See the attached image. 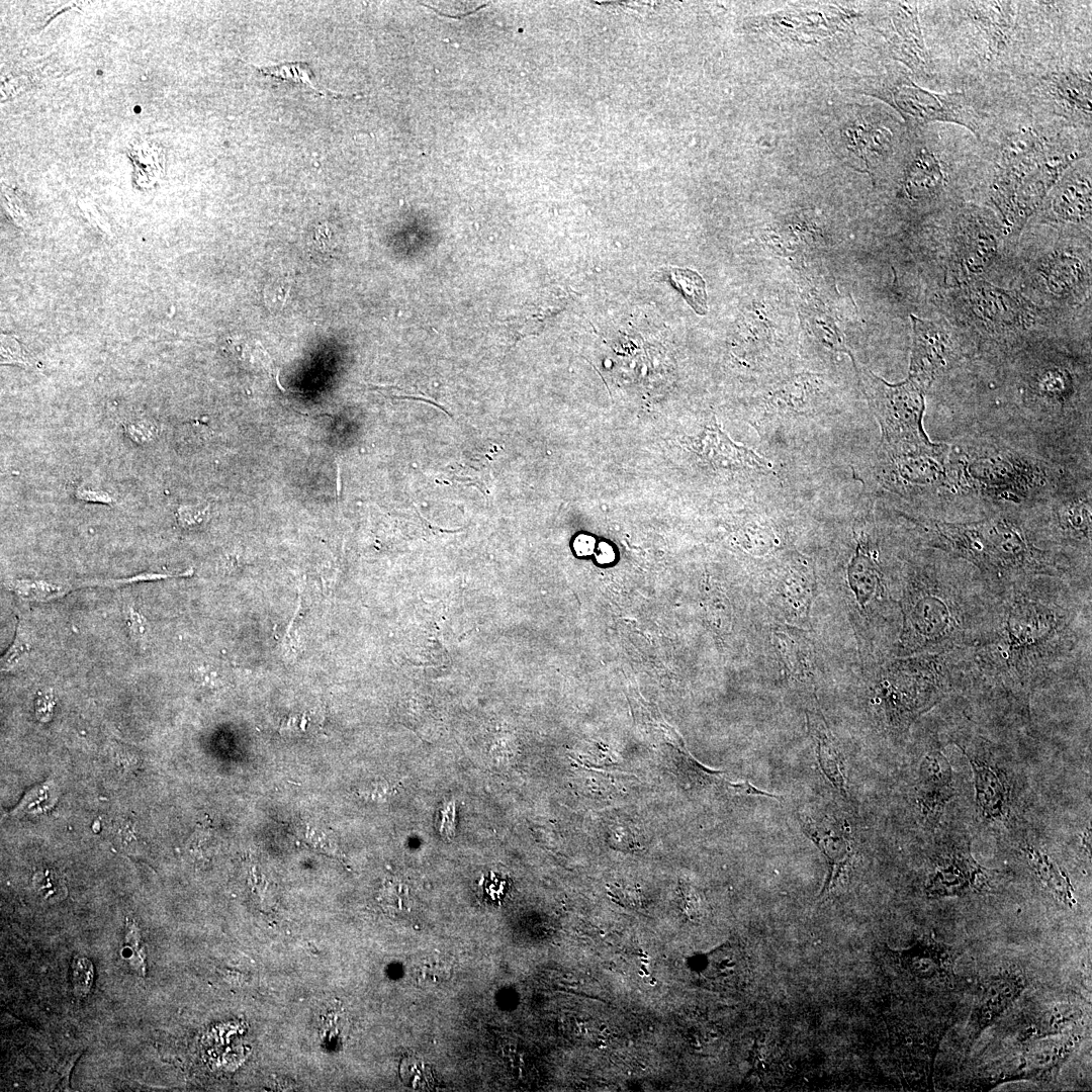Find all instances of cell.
<instances>
[{
    "label": "cell",
    "instance_id": "1",
    "mask_svg": "<svg viewBox=\"0 0 1092 1092\" xmlns=\"http://www.w3.org/2000/svg\"><path fill=\"white\" fill-rule=\"evenodd\" d=\"M1059 578L1033 576L996 590L978 639L961 650V678L1019 691L1072 658L1080 642V607Z\"/></svg>",
    "mask_w": 1092,
    "mask_h": 1092
},
{
    "label": "cell",
    "instance_id": "2",
    "mask_svg": "<svg viewBox=\"0 0 1092 1092\" xmlns=\"http://www.w3.org/2000/svg\"><path fill=\"white\" fill-rule=\"evenodd\" d=\"M991 601L966 589L938 564L914 569L901 600V650L911 656L970 647L986 623Z\"/></svg>",
    "mask_w": 1092,
    "mask_h": 1092
},
{
    "label": "cell",
    "instance_id": "3",
    "mask_svg": "<svg viewBox=\"0 0 1092 1092\" xmlns=\"http://www.w3.org/2000/svg\"><path fill=\"white\" fill-rule=\"evenodd\" d=\"M1081 157L1079 151L1050 142L1032 125L1008 131L995 154L990 185V198L1005 229L1019 231Z\"/></svg>",
    "mask_w": 1092,
    "mask_h": 1092
},
{
    "label": "cell",
    "instance_id": "4",
    "mask_svg": "<svg viewBox=\"0 0 1092 1092\" xmlns=\"http://www.w3.org/2000/svg\"><path fill=\"white\" fill-rule=\"evenodd\" d=\"M861 378L881 428L882 452H916L938 445L929 440L923 429L925 389L910 378L889 384L867 370L861 371Z\"/></svg>",
    "mask_w": 1092,
    "mask_h": 1092
},
{
    "label": "cell",
    "instance_id": "5",
    "mask_svg": "<svg viewBox=\"0 0 1092 1092\" xmlns=\"http://www.w3.org/2000/svg\"><path fill=\"white\" fill-rule=\"evenodd\" d=\"M952 487L999 500L1020 502L1049 481L1044 466L1007 450L949 459Z\"/></svg>",
    "mask_w": 1092,
    "mask_h": 1092
},
{
    "label": "cell",
    "instance_id": "6",
    "mask_svg": "<svg viewBox=\"0 0 1092 1092\" xmlns=\"http://www.w3.org/2000/svg\"><path fill=\"white\" fill-rule=\"evenodd\" d=\"M887 94L906 118L920 125L956 123L981 138L983 118L964 93H937L913 83H902L890 87Z\"/></svg>",
    "mask_w": 1092,
    "mask_h": 1092
},
{
    "label": "cell",
    "instance_id": "7",
    "mask_svg": "<svg viewBox=\"0 0 1092 1092\" xmlns=\"http://www.w3.org/2000/svg\"><path fill=\"white\" fill-rule=\"evenodd\" d=\"M1022 2H957L962 19L971 28L975 47L988 62L1005 56L1015 41Z\"/></svg>",
    "mask_w": 1092,
    "mask_h": 1092
},
{
    "label": "cell",
    "instance_id": "8",
    "mask_svg": "<svg viewBox=\"0 0 1092 1092\" xmlns=\"http://www.w3.org/2000/svg\"><path fill=\"white\" fill-rule=\"evenodd\" d=\"M1039 92L1057 114L1091 125L1092 86L1090 70L1057 69L1044 74Z\"/></svg>",
    "mask_w": 1092,
    "mask_h": 1092
},
{
    "label": "cell",
    "instance_id": "9",
    "mask_svg": "<svg viewBox=\"0 0 1092 1092\" xmlns=\"http://www.w3.org/2000/svg\"><path fill=\"white\" fill-rule=\"evenodd\" d=\"M993 880L994 872L980 866L969 850H957L935 864L926 893L937 898L961 896L970 891L983 892L991 889Z\"/></svg>",
    "mask_w": 1092,
    "mask_h": 1092
},
{
    "label": "cell",
    "instance_id": "10",
    "mask_svg": "<svg viewBox=\"0 0 1092 1092\" xmlns=\"http://www.w3.org/2000/svg\"><path fill=\"white\" fill-rule=\"evenodd\" d=\"M1026 986L1025 976L1017 971L998 974L986 983L971 1014L969 1046L1015 1002Z\"/></svg>",
    "mask_w": 1092,
    "mask_h": 1092
},
{
    "label": "cell",
    "instance_id": "11",
    "mask_svg": "<svg viewBox=\"0 0 1092 1092\" xmlns=\"http://www.w3.org/2000/svg\"><path fill=\"white\" fill-rule=\"evenodd\" d=\"M947 155L936 143L923 144L912 155L904 177V188L914 201L936 198L950 178Z\"/></svg>",
    "mask_w": 1092,
    "mask_h": 1092
},
{
    "label": "cell",
    "instance_id": "12",
    "mask_svg": "<svg viewBox=\"0 0 1092 1092\" xmlns=\"http://www.w3.org/2000/svg\"><path fill=\"white\" fill-rule=\"evenodd\" d=\"M914 337L909 377L927 390L946 366L950 353L947 335L935 324L911 316Z\"/></svg>",
    "mask_w": 1092,
    "mask_h": 1092
},
{
    "label": "cell",
    "instance_id": "13",
    "mask_svg": "<svg viewBox=\"0 0 1092 1092\" xmlns=\"http://www.w3.org/2000/svg\"><path fill=\"white\" fill-rule=\"evenodd\" d=\"M953 795L951 766L938 750L929 751L919 768L918 802L922 814L934 823Z\"/></svg>",
    "mask_w": 1092,
    "mask_h": 1092
},
{
    "label": "cell",
    "instance_id": "14",
    "mask_svg": "<svg viewBox=\"0 0 1092 1092\" xmlns=\"http://www.w3.org/2000/svg\"><path fill=\"white\" fill-rule=\"evenodd\" d=\"M957 222L961 267L966 274L980 273L991 261L997 247L989 221L982 212L973 210L964 211Z\"/></svg>",
    "mask_w": 1092,
    "mask_h": 1092
},
{
    "label": "cell",
    "instance_id": "15",
    "mask_svg": "<svg viewBox=\"0 0 1092 1092\" xmlns=\"http://www.w3.org/2000/svg\"><path fill=\"white\" fill-rule=\"evenodd\" d=\"M1071 167L1052 188L1051 210L1062 221L1079 223L1091 217V171Z\"/></svg>",
    "mask_w": 1092,
    "mask_h": 1092
},
{
    "label": "cell",
    "instance_id": "16",
    "mask_svg": "<svg viewBox=\"0 0 1092 1092\" xmlns=\"http://www.w3.org/2000/svg\"><path fill=\"white\" fill-rule=\"evenodd\" d=\"M1080 1039L1075 1034L1059 1038L1040 1039L1030 1044L1022 1054L1013 1078L1048 1080L1059 1072Z\"/></svg>",
    "mask_w": 1092,
    "mask_h": 1092
},
{
    "label": "cell",
    "instance_id": "17",
    "mask_svg": "<svg viewBox=\"0 0 1092 1092\" xmlns=\"http://www.w3.org/2000/svg\"><path fill=\"white\" fill-rule=\"evenodd\" d=\"M774 640L789 681L804 693H814L815 669L811 641L802 632L789 627L776 630Z\"/></svg>",
    "mask_w": 1092,
    "mask_h": 1092
},
{
    "label": "cell",
    "instance_id": "18",
    "mask_svg": "<svg viewBox=\"0 0 1092 1092\" xmlns=\"http://www.w3.org/2000/svg\"><path fill=\"white\" fill-rule=\"evenodd\" d=\"M847 577L855 600L863 610L884 590V573L879 561L878 549L872 544L868 534H858L855 554L849 563Z\"/></svg>",
    "mask_w": 1092,
    "mask_h": 1092
},
{
    "label": "cell",
    "instance_id": "19",
    "mask_svg": "<svg viewBox=\"0 0 1092 1092\" xmlns=\"http://www.w3.org/2000/svg\"><path fill=\"white\" fill-rule=\"evenodd\" d=\"M973 767L976 801L984 817L1001 819L1009 811V785L998 765L989 759L969 753Z\"/></svg>",
    "mask_w": 1092,
    "mask_h": 1092
},
{
    "label": "cell",
    "instance_id": "20",
    "mask_svg": "<svg viewBox=\"0 0 1092 1092\" xmlns=\"http://www.w3.org/2000/svg\"><path fill=\"white\" fill-rule=\"evenodd\" d=\"M901 966L912 976L943 982L952 975V956L947 946L930 936L919 938L899 954Z\"/></svg>",
    "mask_w": 1092,
    "mask_h": 1092
},
{
    "label": "cell",
    "instance_id": "21",
    "mask_svg": "<svg viewBox=\"0 0 1092 1092\" xmlns=\"http://www.w3.org/2000/svg\"><path fill=\"white\" fill-rule=\"evenodd\" d=\"M799 821L806 835L825 855L828 862L826 880L814 907V909H818L847 879L854 859V850L848 844L835 845V843H832L827 835L821 834L815 822L804 814L799 815Z\"/></svg>",
    "mask_w": 1092,
    "mask_h": 1092
},
{
    "label": "cell",
    "instance_id": "22",
    "mask_svg": "<svg viewBox=\"0 0 1092 1092\" xmlns=\"http://www.w3.org/2000/svg\"><path fill=\"white\" fill-rule=\"evenodd\" d=\"M1053 531L1065 543L1091 548V498L1086 493L1065 497L1053 513Z\"/></svg>",
    "mask_w": 1092,
    "mask_h": 1092
},
{
    "label": "cell",
    "instance_id": "23",
    "mask_svg": "<svg viewBox=\"0 0 1092 1092\" xmlns=\"http://www.w3.org/2000/svg\"><path fill=\"white\" fill-rule=\"evenodd\" d=\"M969 301L981 318L1002 326L1017 325L1024 318L1020 302L1007 291L985 282L968 288Z\"/></svg>",
    "mask_w": 1092,
    "mask_h": 1092
},
{
    "label": "cell",
    "instance_id": "24",
    "mask_svg": "<svg viewBox=\"0 0 1092 1092\" xmlns=\"http://www.w3.org/2000/svg\"><path fill=\"white\" fill-rule=\"evenodd\" d=\"M806 717L809 731L816 745L821 771L833 788L846 797L843 756L823 715L818 710H807Z\"/></svg>",
    "mask_w": 1092,
    "mask_h": 1092
},
{
    "label": "cell",
    "instance_id": "25",
    "mask_svg": "<svg viewBox=\"0 0 1092 1092\" xmlns=\"http://www.w3.org/2000/svg\"><path fill=\"white\" fill-rule=\"evenodd\" d=\"M892 17L895 26L897 50L903 60L923 73L930 70V59L925 47L916 5H898Z\"/></svg>",
    "mask_w": 1092,
    "mask_h": 1092
},
{
    "label": "cell",
    "instance_id": "26",
    "mask_svg": "<svg viewBox=\"0 0 1092 1092\" xmlns=\"http://www.w3.org/2000/svg\"><path fill=\"white\" fill-rule=\"evenodd\" d=\"M815 580L812 567L802 557L793 558L784 570L779 590L785 603L799 616H808Z\"/></svg>",
    "mask_w": 1092,
    "mask_h": 1092
},
{
    "label": "cell",
    "instance_id": "27",
    "mask_svg": "<svg viewBox=\"0 0 1092 1092\" xmlns=\"http://www.w3.org/2000/svg\"><path fill=\"white\" fill-rule=\"evenodd\" d=\"M1026 860L1039 883L1061 903L1072 907L1076 901L1071 881L1065 871L1046 853L1027 845Z\"/></svg>",
    "mask_w": 1092,
    "mask_h": 1092
},
{
    "label": "cell",
    "instance_id": "28",
    "mask_svg": "<svg viewBox=\"0 0 1092 1092\" xmlns=\"http://www.w3.org/2000/svg\"><path fill=\"white\" fill-rule=\"evenodd\" d=\"M1082 275L1081 262L1064 255L1051 258L1041 268V276L1055 294L1070 293L1080 283Z\"/></svg>",
    "mask_w": 1092,
    "mask_h": 1092
},
{
    "label": "cell",
    "instance_id": "29",
    "mask_svg": "<svg viewBox=\"0 0 1092 1092\" xmlns=\"http://www.w3.org/2000/svg\"><path fill=\"white\" fill-rule=\"evenodd\" d=\"M665 274L697 313L707 312L705 282L698 273L690 269L669 268Z\"/></svg>",
    "mask_w": 1092,
    "mask_h": 1092
},
{
    "label": "cell",
    "instance_id": "30",
    "mask_svg": "<svg viewBox=\"0 0 1092 1092\" xmlns=\"http://www.w3.org/2000/svg\"><path fill=\"white\" fill-rule=\"evenodd\" d=\"M1035 387L1036 393L1043 400L1052 405H1063L1072 393L1071 376L1066 370L1050 368L1036 379Z\"/></svg>",
    "mask_w": 1092,
    "mask_h": 1092
},
{
    "label": "cell",
    "instance_id": "31",
    "mask_svg": "<svg viewBox=\"0 0 1092 1092\" xmlns=\"http://www.w3.org/2000/svg\"><path fill=\"white\" fill-rule=\"evenodd\" d=\"M264 76H271L275 79L289 81L301 86H307L321 95H328L329 92L318 89L313 83V72L306 63L293 62L283 63L270 67H255ZM334 97L340 95L331 94Z\"/></svg>",
    "mask_w": 1092,
    "mask_h": 1092
},
{
    "label": "cell",
    "instance_id": "32",
    "mask_svg": "<svg viewBox=\"0 0 1092 1092\" xmlns=\"http://www.w3.org/2000/svg\"><path fill=\"white\" fill-rule=\"evenodd\" d=\"M1082 1016L1079 1007L1072 1004H1060L1048 1011L1038 1024L1039 1035H1057L1076 1023Z\"/></svg>",
    "mask_w": 1092,
    "mask_h": 1092
},
{
    "label": "cell",
    "instance_id": "33",
    "mask_svg": "<svg viewBox=\"0 0 1092 1092\" xmlns=\"http://www.w3.org/2000/svg\"><path fill=\"white\" fill-rule=\"evenodd\" d=\"M125 436L134 444L148 446L157 441L160 427L152 418H133L123 424Z\"/></svg>",
    "mask_w": 1092,
    "mask_h": 1092
},
{
    "label": "cell",
    "instance_id": "34",
    "mask_svg": "<svg viewBox=\"0 0 1092 1092\" xmlns=\"http://www.w3.org/2000/svg\"><path fill=\"white\" fill-rule=\"evenodd\" d=\"M72 985L77 997H85L94 981V967L85 957H76L72 962Z\"/></svg>",
    "mask_w": 1092,
    "mask_h": 1092
},
{
    "label": "cell",
    "instance_id": "35",
    "mask_svg": "<svg viewBox=\"0 0 1092 1092\" xmlns=\"http://www.w3.org/2000/svg\"><path fill=\"white\" fill-rule=\"evenodd\" d=\"M35 891L46 900L62 898L66 893L63 879L52 870H42L33 877Z\"/></svg>",
    "mask_w": 1092,
    "mask_h": 1092
},
{
    "label": "cell",
    "instance_id": "36",
    "mask_svg": "<svg viewBox=\"0 0 1092 1092\" xmlns=\"http://www.w3.org/2000/svg\"><path fill=\"white\" fill-rule=\"evenodd\" d=\"M126 947L129 952L128 962L131 968L141 976L146 975V956L142 944L141 934L134 921H128L125 931Z\"/></svg>",
    "mask_w": 1092,
    "mask_h": 1092
},
{
    "label": "cell",
    "instance_id": "37",
    "mask_svg": "<svg viewBox=\"0 0 1092 1092\" xmlns=\"http://www.w3.org/2000/svg\"><path fill=\"white\" fill-rule=\"evenodd\" d=\"M1 362L2 364L28 366L30 365V358L14 338L2 336Z\"/></svg>",
    "mask_w": 1092,
    "mask_h": 1092
},
{
    "label": "cell",
    "instance_id": "38",
    "mask_svg": "<svg viewBox=\"0 0 1092 1092\" xmlns=\"http://www.w3.org/2000/svg\"><path fill=\"white\" fill-rule=\"evenodd\" d=\"M75 497L86 503L112 506L116 499L106 490L80 485L75 489Z\"/></svg>",
    "mask_w": 1092,
    "mask_h": 1092
},
{
    "label": "cell",
    "instance_id": "39",
    "mask_svg": "<svg viewBox=\"0 0 1092 1092\" xmlns=\"http://www.w3.org/2000/svg\"><path fill=\"white\" fill-rule=\"evenodd\" d=\"M206 512V508L181 506L176 513L178 524L183 528L193 527L202 522Z\"/></svg>",
    "mask_w": 1092,
    "mask_h": 1092
},
{
    "label": "cell",
    "instance_id": "40",
    "mask_svg": "<svg viewBox=\"0 0 1092 1092\" xmlns=\"http://www.w3.org/2000/svg\"><path fill=\"white\" fill-rule=\"evenodd\" d=\"M724 785H725L726 789H728L730 792H732L735 795L761 796V797L774 798V799H777V800H782V798H783L780 795L771 794V793L765 792L763 790H760V789L754 787L753 785H751L748 781L736 782V783L724 782Z\"/></svg>",
    "mask_w": 1092,
    "mask_h": 1092
},
{
    "label": "cell",
    "instance_id": "41",
    "mask_svg": "<svg viewBox=\"0 0 1092 1092\" xmlns=\"http://www.w3.org/2000/svg\"><path fill=\"white\" fill-rule=\"evenodd\" d=\"M53 706L54 703L50 696L43 695L39 697L35 702V712L37 718L42 721L49 719L52 713Z\"/></svg>",
    "mask_w": 1092,
    "mask_h": 1092
},
{
    "label": "cell",
    "instance_id": "42",
    "mask_svg": "<svg viewBox=\"0 0 1092 1092\" xmlns=\"http://www.w3.org/2000/svg\"><path fill=\"white\" fill-rule=\"evenodd\" d=\"M593 547H594L593 540L589 539L586 536H579L574 542L575 551L579 555L589 554V552H592V550H593Z\"/></svg>",
    "mask_w": 1092,
    "mask_h": 1092
},
{
    "label": "cell",
    "instance_id": "43",
    "mask_svg": "<svg viewBox=\"0 0 1092 1092\" xmlns=\"http://www.w3.org/2000/svg\"><path fill=\"white\" fill-rule=\"evenodd\" d=\"M129 624H130V630H131V633L133 634V636L138 637V638H141L142 635H143L144 629H143L142 620L138 616V614L133 613L131 615V621H130Z\"/></svg>",
    "mask_w": 1092,
    "mask_h": 1092
},
{
    "label": "cell",
    "instance_id": "44",
    "mask_svg": "<svg viewBox=\"0 0 1092 1092\" xmlns=\"http://www.w3.org/2000/svg\"><path fill=\"white\" fill-rule=\"evenodd\" d=\"M599 550L600 554L598 553V560H600L601 562H608L607 558L609 562L613 559V552L609 546L603 544L600 546Z\"/></svg>",
    "mask_w": 1092,
    "mask_h": 1092
},
{
    "label": "cell",
    "instance_id": "45",
    "mask_svg": "<svg viewBox=\"0 0 1092 1092\" xmlns=\"http://www.w3.org/2000/svg\"><path fill=\"white\" fill-rule=\"evenodd\" d=\"M412 1070H414L415 1072H417V1068H416V1066H415V1065H413V1067H412ZM418 1075H419V1074H417V1077H416V1078L414 1079V1081L412 1082V1084H413V1085H416V1083H417V1079H418Z\"/></svg>",
    "mask_w": 1092,
    "mask_h": 1092
}]
</instances>
